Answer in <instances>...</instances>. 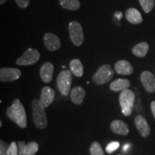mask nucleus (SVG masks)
Wrapping results in <instances>:
<instances>
[{
    "label": "nucleus",
    "mask_w": 155,
    "mask_h": 155,
    "mask_svg": "<svg viewBox=\"0 0 155 155\" xmlns=\"http://www.w3.org/2000/svg\"><path fill=\"white\" fill-rule=\"evenodd\" d=\"M39 145L35 141H30L26 145V155H35L38 152Z\"/></svg>",
    "instance_id": "nucleus-24"
},
{
    "label": "nucleus",
    "mask_w": 155,
    "mask_h": 155,
    "mask_svg": "<svg viewBox=\"0 0 155 155\" xmlns=\"http://www.w3.org/2000/svg\"><path fill=\"white\" fill-rule=\"evenodd\" d=\"M125 15L127 20L131 24H140L143 21L141 13L135 8L128 9L126 12Z\"/></svg>",
    "instance_id": "nucleus-18"
},
{
    "label": "nucleus",
    "mask_w": 155,
    "mask_h": 155,
    "mask_svg": "<svg viewBox=\"0 0 155 155\" xmlns=\"http://www.w3.org/2000/svg\"><path fill=\"white\" fill-rule=\"evenodd\" d=\"M2 121H0V127H2Z\"/></svg>",
    "instance_id": "nucleus-33"
},
{
    "label": "nucleus",
    "mask_w": 155,
    "mask_h": 155,
    "mask_svg": "<svg viewBox=\"0 0 155 155\" xmlns=\"http://www.w3.org/2000/svg\"><path fill=\"white\" fill-rule=\"evenodd\" d=\"M40 58V54L35 48H29L23 55L17 60L16 63L18 65H31L35 64Z\"/></svg>",
    "instance_id": "nucleus-7"
},
{
    "label": "nucleus",
    "mask_w": 155,
    "mask_h": 155,
    "mask_svg": "<svg viewBox=\"0 0 155 155\" xmlns=\"http://www.w3.org/2000/svg\"><path fill=\"white\" fill-rule=\"evenodd\" d=\"M15 1L16 2L18 7L22 9L27 8L30 5V0H15Z\"/></svg>",
    "instance_id": "nucleus-29"
},
{
    "label": "nucleus",
    "mask_w": 155,
    "mask_h": 155,
    "mask_svg": "<svg viewBox=\"0 0 155 155\" xmlns=\"http://www.w3.org/2000/svg\"><path fill=\"white\" fill-rule=\"evenodd\" d=\"M55 91L51 87L44 86L42 88L41 96L40 98V103L44 108L49 106L55 99Z\"/></svg>",
    "instance_id": "nucleus-10"
},
{
    "label": "nucleus",
    "mask_w": 155,
    "mask_h": 155,
    "mask_svg": "<svg viewBox=\"0 0 155 155\" xmlns=\"http://www.w3.org/2000/svg\"><path fill=\"white\" fill-rule=\"evenodd\" d=\"M32 116L35 124L38 129H45L48 127V119L45 108L41 105L40 101L34 99L32 102Z\"/></svg>",
    "instance_id": "nucleus-2"
},
{
    "label": "nucleus",
    "mask_w": 155,
    "mask_h": 155,
    "mask_svg": "<svg viewBox=\"0 0 155 155\" xmlns=\"http://www.w3.org/2000/svg\"><path fill=\"white\" fill-rule=\"evenodd\" d=\"M111 129L116 134L125 136L129 132L128 125L121 120H114L111 124Z\"/></svg>",
    "instance_id": "nucleus-16"
},
{
    "label": "nucleus",
    "mask_w": 155,
    "mask_h": 155,
    "mask_svg": "<svg viewBox=\"0 0 155 155\" xmlns=\"http://www.w3.org/2000/svg\"><path fill=\"white\" fill-rule=\"evenodd\" d=\"M6 2H7V0H0V5H3Z\"/></svg>",
    "instance_id": "nucleus-32"
},
{
    "label": "nucleus",
    "mask_w": 155,
    "mask_h": 155,
    "mask_svg": "<svg viewBox=\"0 0 155 155\" xmlns=\"http://www.w3.org/2000/svg\"><path fill=\"white\" fill-rule=\"evenodd\" d=\"M44 43L46 48L50 52L59 50L61 46L59 38L52 32H47L44 35Z\"/></svg>",
    "instance_id": "nucleus-9"
},
{
    "label": "nucleus",
    "mask_w": 155,
    "mask_h": 155,
    "mask_svg": "<svg viewBox=\"0 0 155 155\" xmlns=\"http://www.w3.org/2000/svg\"><path fill=\"white\" fill-rule=\"evenodd\" d=\"M144 88L147 91L154 93L155 91V77L150 71H144L140 77Z\"/></svg>",
    "instance_id": "nucleus-11"
},
{
    "label": "nucleus",
    "mask_w": 155,
    "mask_h": 155,
    "mask_svg": "<svg viewBox=\"0 0 155 155\" xmlns=\"http://www.w3.org/2000/svg\"><path fill=\"white\" fill-rule=\"evenodd\" d=\"M114 69L118 74L124 75H131L134 71V68L131 63L125 60L116 62L114 65Z\"/></svg>",
    "instance_id": "nucleus-14"
},
{
    "label": "nucleus",
    "mask_w": 155,
    "mask_h": 155,
    "mask_svg": "<svg viewBox=\"0 0 155 155\" xmlns=\"http://www.w3.org/2000/svg\"><path fill=\"white\" fill-rule=\"evenodd\" d=\"M149 45L147 42H142L136 45L132 48V53L137 57L143 58L147 55L149 51Z\"/></svg>",
    "instance_id": "nucleus-20"
},
{
    "label": "nucleus",
    "mask_w": 155,
    "mask_h": 155,
    "mask_svg": "<svg viewBox=\"0 0 155 155\" xmlns=\"http://www.w3.org/2000/svg\"><path fill=\"white\" fill-rule=\"evenodd\" d=\"M22 72L18 68H2L0 69V81L2 82L14 81L19 78Z\"/></svg>",
    "instance_id": "nucleus-8"
},
{
    "label": "nucleus",
    "mask_w": 155,
    "mask_h": 155,
    "mask_svg": "<svg viewBox=\"0 0 155 155\" xmlns=\"http://www.w3.org/2000/svg\"><path fill=\"white\" fill-rule=\"evenodd\" d=\"M135 101V94L131 90L126 89L119 95V103L124 115L129 116L132 112Z\"/></svg>",
    "instance_id": "nucleus-3"
},
{
    "label": "nucleus",
    "mask_w": 155,
    "mask_h": 155,
    "mask_svg": "<svg viewBox=\"0 0 155 155\" xmlns=\"http://www.w3.org/2000/svg\"><path fill=\"white\" fill-rule=\"evenodd\" d=\"M151 109H152V114L155 119V101H153L151 103Z\"/></svg>",
    "instance_id": "nucleus-30"
},
{
    "label": "nucleus",
    "mask_w": 155,
    "mask_h": 155,
    "mask_svg": "<svg viewBox=\"0 0 155 155\" xmlns=\"http://www.w3.org/2000/svg\"><path fill=\"white\" fill-rule=\"evenodd\" d=\"M139 3L146 13H150L154 7V0H139Z\"/></svg>",
    "instance_id": "nucleus-22"
},
{
    "label": "nucleus",
    "mask_w": 155,
    "mask_h": 155,
    "mask_svg": "<svg viewBox=\"0 0 155 155\" xmlns=\"http://www.w3.org/2000/svg\"><path fill=\"white\" fill-rule=\"evenodd\" d=\"M70 68L73 75L77 77H82L83 75V66L79 59H73L70 62Z\"/></svg>",
    "instance_id": "nucleus-19"
},
{
    "label": "nucleus",
    "mask_w": 155,
    "mask_h": 155,
    "mask_svg": "<svg viewBox=\"0 0 155 155\" xmlns=\"http://www.w3.org/2000/svg\"><path fill=\"white\" fill-rule=\"evenodd\" d=\"M70 38L75 46H81L83 43L84 35L81 25L76 21H72L68 25Z\"/></svg>",
    "instance_id": "nucleus-6"
},
{
    "label": "nucleus",
    "mask_w": 155,
    "mask_h": 155,
    "mask_svg": "<svg viewBox=\"0 0 155 155\" xmlns=\"http://www.w3.org/2000/svg\"><path fill=\"white\" fill-rule=\"evenodd\" d=\"M54 65L50 62H46L42 65L40 70V75L44 83H50L53 80Z\"/></svg>",
    "instance_id": "nucleus-12"
},
{
    "label": "nucleus",
    "mask_w": 155,
    "mask_h": 155,
    "mask_svg": "<svg viewBox=\"0 0 155 155\" xmlns=\"http://www.w3.org/2000/svg\"><path fill=\"white\" fill-rule=\"evenodd\" d=\"M120 146V144L119 141H112V142L109 143L106 147V150L108 154H111L114 151H116L119 148Z\"/></svg>",
    "instance_id": "nucleus-26"
},
{
    "label": "nucleus",
    "mask_w": 155,
    "mask_h": 155,
    "mask_svg": "<svg viewBox=\"0 0 155 155\" xmlns=\"http://www.w3.org/2000/svg\"><path fill=\"white\" fill-rule=\"evenodd\" d=\"M134 122L137 129H138L139 132L140 133L141 137L146 138V137L150 135L151 132L150 127L149 124L147 123V120L144 119V117H143L141 115L137 116V117L135 118Z\"/></svg>",
    "instance_id": "nucleus-13"
},
{
    "label": "nucleus",
    "mask_w": 155,
    "mask_h": 155,
    "mask_svg": "<svg viewBox=\"0 0 155 155\" xmlns=\"http://www.w3.org/2000/svg\"><path fill=\"white\" fill-rule=\"evenodd\" d=\"M70 96H71V99L73 104H76V105H81L84 100L86 91L83 87L75 86L71 91Z\"/></svg>",
    "instance_id": "nucleus-15"
},
{
    "label": "nucleus",
    "mask_w": 155,
    "mask_h": 155,
    "mask_svg": "<svg viewBox=\"0 0 155 155\" xmlns=\"http://www.w3.org/2000/svg\"><path fill=\"white\" fill-rule=\"evenodd\" d=\"M59 2L63 9L68 10L75 11L81 7V3L78 0H59Z\"/></svg>",
    "instance_id": "nucleus-21"
},
{
    "label": "nucleus",
    "mask_w": 155,
    "mask_h": 155,
    "mask_svg": "<svg viewBox=\"0 0 155 155\" xmlns=\"http://www.w3.org/2000/svg\"><path fill=\"white\" fill-rule=\"evenodd\" d=\"M7 155H19V147L15 141H12L9 145Z\"/></svg>",
    "instance_id": "nucleus-25"
},
{
    "label": "nucleus",
    "mask_w": 155,
    "mask_h": 155,
    "mask_svg": "<svg viewBox=\"0 0 155 155\" xmlns=\"http://www.w3.org/2000/svg\"><path fill=\"white\" fill-rule=\"evenodd\" d=\"M129 147H130V144H125L124 146L123 147V151H124V152H127V150H129Z\"/></svg>",
    "instance_id": "nucleus-31"
},
{
    "label": "nucleus",
    "mask_w": 155,
    "mask_h": 155,
    "mask_svg": "<svg viewBox=\"0 0 155 155\" xmlns=\"http://www.w3.org/2000/svg\"><path fill=\"white\" fill-rule=\"evenodd\" d=\"M72 80V73L68 70H64L58 75L57 86L58 90L63 96H68L71 93Z\"/></svg>",
    "instance_id": "nucleus-4"
},
{
    "label": "nucleus",
    "mask_w": 155,
    "mask_h": 155,
    "mask_svg": "<svg viewBox=\"0 0 155 155\" xmlns=\"http://www.w3.org/2000/svg\"><path fill=\"white\" fill-rule=\"evenodd\" d=\"M7 116L22 129L27 127V116L24 106L20 100L16 98L13 101L12 105L7 108Z\"/></svg>",
    "instance_id": "nucleus-1"
},
{
    "label": "nucleus",
    "mask_w": 155,
    "mask_h": 155,
    "mask_svg": "<svg viewBox=\"0 0 155 155\" xmlns=\"http://www.w3.org/2000/svg\"><path fill=\"white\" fill-rule=\"evenodd\" d=\"M9 146L3 140L0 141V155H7Z\"/></svg>",
    "instance_id": "nucleus-27"
},
{
    "label": "nucleus",
    "mask_w": 155,
    "mask_h": 155,
    "mask_svg": "<svg viewBox=\"0 0 155 155\" xmlns=\"http://www.w3.org/2000/svg\"><path fill=\"white\" fill-rule=\"evenodd\" d=\"M90 153L91 155H105L101 146L98 141H94L91 145Z\"/></svg>",
    "instance_id": "nucleus-23"
},
{
    "label": "nucleus",
    "mask_w": 155,
    "mask_h": 155,
    "mask_svg": "<svg viewBox=\"0 0 155 155\" xmlns=\"http://www.w3.org/2000/svg\"><path fill=\"white\" fill-rule=\"evenodd\" d=\"M114 72L112 68L108 64L101 66L96 73L93 75L92 80L97 85H103L109 82L113 78Z\"/></svg>",
    "instance_id": "nucleus-5"
},
{
    "label": "nucleus",
    "mask_w": 155,
    "mask_h": 155,
    "mask_svg": "<svg viewBox=\"0 0 155 155\" xmlns=\"http://www.w3.org/2000/svg\"><path fill=\"white\" fill-rule=\"evenodd\" d=\"M26 145L27 144L24 141H18L19 155H26Z\"/></svg>",
    "instance_id": "nucleus-28"
},
{
    "label": "nucleus",
    "mask_w": 155,
    "mask_h": 155,
    "mask_svg": "<svg viewBox=\"0 0 155 155\" xmlns=\"http://www.w3.org/2000/svg\"><path fill=\"white\" fill-rule=\"evenodd\" d=\"M130 86V81L125 78H118L112 81L110 84V89L112 91H123L124 90L129 88Z\"/></svg>",
    "instance_id": "nucleus-17"
}]
</instances>
